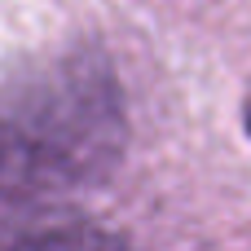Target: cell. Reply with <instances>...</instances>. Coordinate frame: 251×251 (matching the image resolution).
<instances>
[{
    "mask_svg": "<svg viewBox=\"0 0 251 251\" xmlns=\"http://www.w3.org/2000/svg\"><path fill=\"white\" fill-rule=\"evenodd\" d=\"M0 251H132L115 229H101L79 216L49 221H0Z\"/></svg>",
    "mask_w": 251,
    "mask_h": 251,
    "instance_id": "obj_2",
    "label": "cell"
},
{
    "mask_svg": "<svg viewBox=\"0 0 251 251\" xmlns=\"http://www.w3.org/2000/svg\"><path fill=\"white\" fill-rule=\"evenodd\" d=\"M124 146V93L97 49L0 66V203L97 185Z\"/></svg>",
    "mask_w": 251,
    "mask_h": 251,
    "instance_id": "obj_1",
    "label": "cell"
},
{
    "mask_svg": "<svg viewBox=\"0 0 251 251\" xmlns=\"http://www.w3.org/2000/svg\"><path fill=\"white\" fill-rule=\"evenodd\" d=\"M243 124H247V137H251V88H247V101H243Z\"/></svg>",
    "mask_w": 251,
    "mask_h": 251,
    "instance_id": "obj_3",
    "label": "cell"
}]
</instances>
